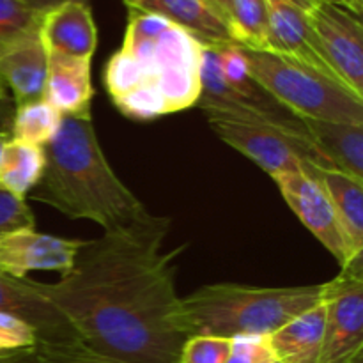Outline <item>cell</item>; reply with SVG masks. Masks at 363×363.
<instances>
[{
    "mask_svg": "<svg viewBox=\"0 0 363 363\" xmlns=\"http://www.w3.org/2000/svg\"><path fill=\"white\" fill-rule=\"evenodd\" d=\"M45 172L30 191L73 220H91L105 233L128 229L151 213L106 162L92 117L62 116L55 138L45 145Z\"/></svg>",
    "mask_w": 363,
    "mask_h": 363,
    "instance_id": "3",
    "label": "cell"
},
{
    "mask_svg": "<svg viewBox=\"0 0 363 363\" xmlns=\"http://www.w3.org/2000/svg\"><path fill=\"white\" fill-rule=\"evenodd\" d=\"M325 335L318 363H353L363 357V255L325 282Z\"/></svg>",
    "mask_w": 363,
    "mask_h": 363,
    "instance_id": "7",
    "label": "cell"
},
{
    "mask_svg": "<svg viewBox=\"0 0 363 363\" xmlns=\"http://www.w3.org/2000/svg\"><path fill=\"white\" fill-rule=\"evenodd\" d=\"M312 28L335 77L363 99V25L362 16L335 2L319 0L308 11Z\"/></svg>",
    "mask_w": 363,
    "mask_h": 363,
    "instance_id": "8",
    "label": "cell"
},
{
    "mask_svg": "<svg viewBox=\"0 0 363 363\" xmlns=\"http://www.w3.org/2000/svg\"><path fill=\"white\" fill-rule=\"evenodd\" d=\"M325 294L321 301L269 335L275 358L282 363H318L325 335Z\"/></svg>",
    "mask_w": 363,
    "mask_h": 363,
    "instance_id": "18",
    "label": "cell"
},
{
    "mask_svg": "<svg viewBox=\"0 0 363 363\" xmlns=\"http://www.w3.org/2000/svg\"><path fill=\"white\" fill-rule=\"evenodd\" d=\"M269 335L230 337V353L227 363H266L273 360Z\"/></svg>",
    "mask_w": 363,
    "mask_h": 363,
    "instance_id": "26",
    "label": "cell"
},
{
    "mask_svg": "<svg viewBox=\"0 0 363 363\" xmlns=\"http://www.w3.org/2000/svg\"><path fill=\"white\" fill-rule=\"evenodd\" d=\"M25 6L30 11H34L35 14H45L50 9L57 6H62L66 2H87V0H21Z\"/></svg>",
    "mask_w": 363,
    "mask_h": 363,
    "instance_id": "30",
    "label": "cell"
},
{
    "mask_svg": "<svg viewBox=\"0 0 363 363\" xmlns=\"http://www.w3.org/2000/svg\"><path fill=\"white\" fill-rule=\"evenodd\" d=\"M48 53L39 35V25L0 45V85L14 105L43 99Z\"/></svg>",
    "mask_w": 363,
    "mask_h": 363,
    "instance_id": "11",
    "label": "cell"
},
{
    "mask_svg": "<svg viewBox=\"0 0 363 363\" xmlns=\"http://www.w3.org/2000/svg\"><path fill=\"white\" fill-rule=\"evenodd\" d=\"M347 7H350L353 13H357L358 16H362V9H363V0H346Z\"/></svg>",
    "mask_w": 363,
    "mask_h": 363,
    "instance_id": "33",
    "label": "cell"
},
{
    "mask_svg": "<svg viewBox=\"0 0 363 363\" xmlns=\"http://www.w3.org/2000/svg\"><path fill=\"white\" fill-rule=\"evenodd\" d=\"M14 112H16V105H14L13 98H11L9 92L0 85V133L11 135Z\"/></svg>",
    "mask_w": 363,
    "mask_h": 363,
    "instance_id": "29",
    "label": "cell"
},
{
    "mask_svg": "<svg viewBox=\"0 0 363 363\" xmlns=\"http://www.w3.org/2000/svg\"><path fill=\"white\" fill-rule=\"evenodd\" d=\"M230 339L215 335H191L181 347L179 363H227Z\"/></svg>",
    "mask_w": 363,
    "mask_h": 363,
    "instance_id": "24",
    "label": "cell"
},
{
    "mask_svg": "<svg viewBox=\"0 0 363 363\" xmlns=\"http://www.w3.org/2000/svg\"><path fill=\"white\" fill-rule=\"evenodd\" d=\"M60 121L62 113L43 99L25 103L16 106L13 126H11V138L45 147L55 138Z\"/></svg>",
    "mask_w": 363,
    "mask_h": 363,
    "instance_id": "23",
    "label": "cell"
},
{
    "mask_svg": "<svg viewBox=\"0 0 363 363\" xmlns=\"http://www.w3.org/2000/svg\"><path fill=\"white\" fill-rule=\"evenodd\" d=\"M0 312L23 319L41 340H73V328L32 286V280H18L0 272Z\"/></svg>",
    "mask_w": 363,
    "mask_h": 363,
    "instance_id": "15",
    "label": "cell"
},
{
    "mask_svg": "<svg viewBox=\"0 0 363 363\" xmlns=\"http://www.w3.org/2000/svg\"><path fill=\"white\" fill-rule=\"evenodd\" d=\"M305 172L325 188L351 247L357 254H363V181L312 163Z\"/></svg>",
    "mask_w": 363,
    "mask_h": 363,
    "instance_id": "19",
    "label": "cell"
},
{
    "mask_svg": "<svg viewBox=\"0 0 363 363\" xmlns=\"http://www.w3.org/2000/svg\"><path fill=\"white\" fill-rule=\"evenodd\" d=\"M0 363H126L92 351L78 339L41 340L20 351L0 353Z\"/></svg>",
    "mask_w": 363,
    "mask_h": 363,
    "instance_id": "21",
    "label": "cell"
},
{
    "mask_svg": "<svg viewBox=\"0 0 363 363\" xmlns=\"http://www.w3.org/2000/svg\"><path fill=\"white\" fill-rule=\"evenodd\" d=\"M38 340V333L28 323L7 312H0V353L30 347Z\"/></svg>",
    "mask_w": 363,
    "mask_h": 363,
    "instance_id": "27",
    "label": "cell"
},
{
    "mask_svg": "<svg viewBox=\"0 0 363 363\" xmlns=\"http://www.w3.org/2000/svg\"><path fill=\"white\" fill-rule=\"evenodd\" d=\"M325 2H335V4H340V6H346L347 7L346 0H325ZM347 9H350V7H347Z\"/></svg>",
    "mask_w": 363,
    "mask_h": 363,
    "instance_id": "35",
    "label": "cell"
},
{
    "mask_svg": "<svg viewBox=\"0 0 363 363\" xmlns=\"http://www.w3.org/2000/svg\"><path fill=\"white\" fill-rule=\"evenodd\" d=\"M204 113L211 130L227 145L250 158L272 177L286 172H305L311 163L328 169L314 147L294 140L277 128L222 113Z\"/></svg>",
    "mask_w": 363,
    "mask_h": 363,
    "instance_id": "6",
    "label": "cell"
},
{
    "mask_svg": "<svg viewBox=\"0 0 363 363\" xmlns=\"http://www.w3.org/2000/svg\"><path fill=\"white\" fill-rule=\"evenodd\" d=\"M240 50L252 78L296 116L363 126V99L337 78L269 50Z\"/></svg>",
    "mask_w": 363,
    "mask_h": 363,
    "instance_id": "5",
    "label": "cell"
},
{
    "mask_svg": "<svg viewBox=\"0 0 363 363\" xmlns=\"http://www.w3.org/2000/svg\"><path fill=\"white\" fill-rule=\"evenodd\" d=\"M266 363H282L279 360V358H273V360H269V362H266Z\"/></svg>",
    "mask_w": 363,
    "mask_h": 363,
    "instance_id": "36",
    "label": "cell"
},
{
    "mask_svg": "<svg viewBox=\"0 0 363 363\" xmlns=\"http://www.w3.org/2000/svg\"><path fill=\"white\" fill-rule=\"evenodd\" d=\"M273 181L289 208L314 234L315 240L337 259L340 268H346L351 261L362 257L363 254H357L351 247L332 201L314 177L307 172H286L275 176Z\"/></svg>",
    "mask_w": 363,
    "mask_h": 363,
    "instance_id": "9",
    "label": "cell"
},
{
    "mask_svg": "<svg viewBox=\"0 0 363 363\" xmlns=\"http://www.w3.org/2000/svg\"><path fill=\"white\" fill-rule=\"evenodd\" d=\"M227 23L234 45L266 50L268 38V2L266 0H230Z\"/></svg>",
    "mask_w": 363,
    "mask_h": 363,
    "instance_id": "22",
    "label": "cell"
},
{
    "mask_svg": "<svg viewBox=\"0 0 363 363\" xmlns=\"http://www.w3.org/2000/svg\"><path fill=\"white\" fill-rule=\"evenodd\" d=\"M280 2H287V4H293V6L300 7V9L303 11H312L315 7V4L319 2V0H280Z\"/></svg>",
    "mask_w": 363,
    "mask_h": 363,
    "instance_id": "32",
    "label": "cell"
},
{
    "mask_svg": "<svg viewBox=\"0 0 363 363\" xmlns=\"http://www.w3.org/2000/svg\"><path fill=\"white\" fill-rule=\"evenodd\" d=\"M39 18L21 0H0V45L38 27Z\"/></svg>",
    "mask_w": 363,
    "mask_h": 363,
    "instance_id": "25",
    "label": "cell"
},
{
    "mask_svg": "<svg viewBox=\"0 0 363 363\" xmlns=\"http://www.w3.org/2000/svg\"><path fill=\"white\" fill-rule=\"evenodd\" d=\"M266 2H268L266 50L280 53V55L293 57L321 73L337 78L332 67L326 62L325 53H323L318 35L312 28L307 11L300 9L293 4L280 2V0H266Z\"/></svg>",
    "mask_w": 363,
    "mask_h": 363,
    "instance_id": "12",
    "label": "cell"
},
{
    "mask_svg": "<svg viewBox=\"0 0 363 363\" xmlns=\"http://www.w3.org/2000/svg\"><path fill=\"white\" fill-rule=\"evenodd\" d=\"M91 60L48 53L43 101L59 110L62 116L92 117L94 87L91 80Z\"/></svg>",
    "mask_w": 363,
    "mask_h": 363,
    "instance_id": "14",
    "label": "cell"
},
{
    "mask_svg": "<svg viewBox=\"0 0 363 363\" xmlns=\"http://www.w3.org/2000/svg\"><path fill=\"white\" fill-rule=\"evenodd\" d=\"M169 229L167 216L149 215L84 241L59 282L32 286L92 351L126 363H179L188 335L176 275L186 247L165 250Z\"/></svg>",
    "mask_w": 363,
    "mask_h": 363,
    "instance_id": "1",
    "label": "cell"
},
{
    "mask_svg": "<svg viewBox=\"0 0 363 363\" xmlns=\"http://www.w3.org/2000/svg\"><path fill=\"white\" fill-rule=\"evenodd\" d=\"M11 138V135L7 133H0V156H2V149H4V144H6L7 140Z\"/></svg>",
    "mask_w": 363,
    "mask_h": 363,
    "instance_id": "34",
    "label": "cell"
},
{
    "mask_svg": "<svg viewBox=\"0 0 363 363\" xmlns=\"http://www.w3.org/2000/svg\"><path fill=\"white\" fill-rule=\"evenodd\" d=\"M202 43L172 21L130 11L121 48L103 69V85L116 108L151 121L197 105Z\"/></svg>",
    "mask_w": 363,
    "mask_h": 363,
    "instance_id": "2",
    "label": "cell"
},
{
    "mask_svg": "<svg viewBox=\"0 0 363 363\" xmlns=\"http://www.w3.org/2000/svg\"><path fill=\"white\" fill-rule=\"evenodd\" d=\"M311 144L328 169L363 181V126L301 117Z\"/></svg>",
    "mask_w": 363,
    "mask_h": 363,
    "instance_id": "17",
    "label": "cell"
},
{
    "mask_svg": "<svg viewBox=\"0 0 363 363\" xmlns=\"http://www.w3.org/2000/svg\"><path fill=\"white\" fill-rule=\"evenodd\" d=\"M128 11L152 13L190 32L202 45L234 43L227 21L206 0H123Z\"/></svg>",
    "mask_w": 363,
    "mask_h": 363,
    "instance_id": "16",
    "label": "cell"
},
{
    "mask_svg": "<svg viewBox=\"0 0 363 363\" xmlns=\"http://www.w3.org/2000/svg\"><path fill=\"white\" fill-rule=\"evenodd\" d=\"M325 284L255 287L211 284L181 298L179 323L191 335H272L286 323L318 305Z\"/></svg>",
    "mask_w": 363,
    "mask_h": 363,
    "instance_id": "4",
    "label": "cell"
},
{
    "mask_svg": "<svg viewBox=\"0 0 363 363\" xmlns=\"http://www.w3.org/2000/svg\"><path fill=\"white\" fill-rule=\"evenodd\" d=\"M46 158L41 145L9 138L0 156V188L18 199H25L45 172Z\"/></svg>",
    "mask_w": 363,
    "mask_h": 363,
    "instance_id": "20",
    "label": "cell"
},
{
    "mask_svg": "<svg viewBox=\"0 0 363 363\" xmlns=\"http://www.w3.org/2000/svg\"><path fill=\"white\" fill-rule=\"evenodd\" d=\"M84 240H67L38 233L34 227L0 234V272L25 280L32 272H55L66 275Z\"/></svg>",
    "mask_w": 363,
    "mask_h": 363,
    "instance_id": "10",
    "label": "cell"
},
{
    "mask_svg": "<svg viewBox=\"0 0 363 363\" xmlns=\"http://www.w3.org/2000/svg\"><path fill=\"white\" fill-rule=\"evenodd\" d=\"M206 2H208L209 6H211L213 9H215L216 13H218L220 16H222L223 20L227 21V11H229L230 0H206ZM227 25H229V23H227Z\"/></svg>",
    "mask_w": 363,
    "mask_h": 363,
    "instance_id": "31",
    "label": "cell"
},
{
    "mask_svg": "<svg viewBox=\"0 0 363 363\" xmlns=\"http://www.w3.org/2000/svg\"><path fill=\"white\" fill-rule=\"evenodd\" d=\"M39 35L46 53L92 59L98 27L87 2H66L39 18Z\"/></svg>",
    "mask_w": 363,
    "mask_h": 363,
    "instance_id": "13",
    "label": "cell"
},
{
    "mask_svg": "<svg viewBox=\"0 0 363 363\" xmlns=\"http://www.w3.org/2000/svg\"><path fill=\"white\" fill-rule=\"evenodd\" d=\"M34 213L25 199H18L0 188V234L9 230L34 227Z\"/></svg>",
    "mask_w": 363,
    "mask_h": 363,
    "instance_id": "28",
    "label": "cell"
}]
</instances>
